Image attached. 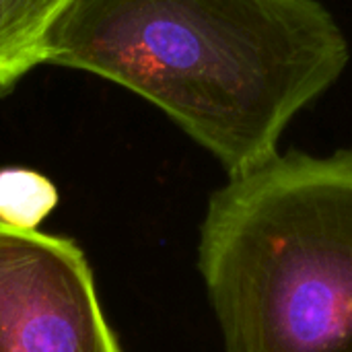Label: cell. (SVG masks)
<instances>
[{
    "instance_id": "obj_1",
    "label": "cell",
    "mask_w": 352,
    "mask_h": 352,
    "mask_svg": "<svg viewBox=\"0 0 352 352\" xmlns=\"http://www.w3.org/2000/svg\"><path fill=\"white\" fill-rule=\"evenodd\" d=\"M349 58L318 0H72L45 43V62L155 103L229 177L276 157L285 128Z\"/></svg>"
},
{
    "instance_id": "obj_2",
    "label": "cell",
    "mask_w": 352,
    "mask_h": 352,
    "mask_svg": "<svg viewBox=\"0 0 352 352\" xmlns=\"http://www.w3.org/2000/svg\"><path fill=\"white\" fill-rule=\"evenodd\" d=\"M198 268L225 352H352V148L231 175Z\"/></svg>"
},
{
    "instance_id": "obj_3",
    "label": "cell",
    "mask_w": 352,
    "mask_h": 352,
    "mask_svg": "<svg viewBox=\"0 0 352 352\" xmlns=\"http://www.w3.org/2000/svg\"><path fill=\"white\" fill-rule=\"evenodd\" d=\"M0 352H122L72 239L0 225Z\"/></svg>"
},
{
    "instance_id": "obj_4",
    "label": "cell",
    "mask_w": 352,
    "mask_h": 352,
    "mask_svg": "<svg viewBox=\"0 0 352 352\" xmlns=\"http://www.w3.org/2000/svg\"><path fill=\"white\" fill-rule=\"evenodd\" d=\"M72 0H0V95L45 64L52 27Z\"/></svg>"
},
{
    "instance_id": "obj_5",
    "label": "cell",
    "mask_w": 352,
    "mask_h": 352,
    "mask_svg": "<svg viewBox=\"0 0 352 352\" xmlns=\"http://www.w3.org/2000/svg\"><path fill=\"white\" fill-rule=\"evenodd\" d=\"M58 190L39 171L25 167L0 169V225L16 231H37L56 208Z\"/></svg>"
}]
</instances>
